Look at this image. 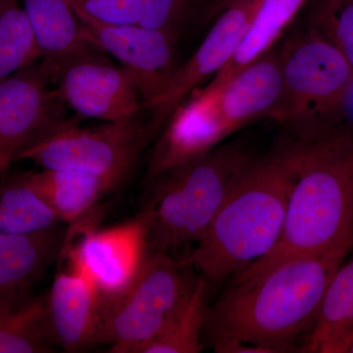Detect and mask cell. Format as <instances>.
I'll use <instances>...</instances> for the list:
<instances>
[{
	"instance_id": "1",
	"label": "cell",
	"mask_w": 353,
	"mask_h": 353,
	"mask_svg": "<svg viewBox=\"0 0 353 353\" xmlns=\"http://www.w3.org/2000/svg\"><path fill=\"white\" fill-rule=\"evenodd\" d=\"M348 253L292 257L255 277L233 281L208 306L205 328L214 352H301L297 341L304 343L312 331L327 288Z\"/></svg>"
},
{
	"instance_id": "2",
	"label": "cell",
	"mask_w": 353,
	"mask_h": 353,
	"mask_svg": "<svg viewBox=\"0 0 353 353\" xmlns=\"http://www.w3.org/2000/svg\"><path fill=\"white\" fill-rule=\"evenodd\" d=\"M296 182L284 228L268 254L234 276L245 280L292 257L353 248V129L333 127L289 143Z\"/></svg>"
},
{
	"instance_id": "3",
	"label": "cell",
	"mask_w": 353,
	"mask_h": 353,
	"mask_svg": "<svg viewBox=\"0 0 353 353\" xmlns=\"http://www.w3.org/2000/svg\"><path fill=\"white\" fill-rule=\"evenodd\" d=\"M296 182L289 143L253 157L189 259L209 290L273 250Z\"/></svg>"
},
{
	"instance_id": "4",
	"label": "cell",
	"mask_w": 353,
	"mask_h": 353,
	"mask_svg": "<svg viewBox=\"0 0 353 353\" xmlns=\"http://www.w3.org/2000/svg\"><path fill=\"white\" fill-rule=\"evenodd\" d=\"M281 88V50H270L220 90H194L166 121L150 152L146 180L205 154L253 121L270 119Z\"/></svg>"
},
{
	"instance_id": "5",
	"label": "cell",
	"mask_w": 353,
	"mask_h": 353,
	"mask_svg": "<svg viewBox=\"0 0 353 353\" xmlns=\"http://www.w3.org/2000/svg\"><path fill=\"white\" fill-rule=\"evenodd\" d=\"M252 158L236 143L218 145L150 181V199L141 212L148 252L199 243Z\"/></svg>"
},
{
	"instance_id": "6",
	"label": "cell",
	"mask_w": 353,
	"mask_h": 353,
	"mask_svg": "<svg viewBox=\"0 0 353 353\" xmlns=\"http://www.w3.org/2000/svg\"><path fill=\"white\" fill-rule=\"evenodd\" d=\"M282 88L270 119L297 136L317 134L338 125L353 70L343 54L309 26L281 50Z\"/></svg>"
},
{
	"instance_id": "7",
	"label": "cell",
	"mask_w": 353,
	"mask_h": 353,
	"mask_svg": "<svg viewBox=\"0 0 353 353\" xmlns=\"http://www.w3.org/2000/svg\"><path fill=\"white\" fill-rule=\"evenodd\" d=\"M201 277L189 257L148 252L132 284L103 307L102 343L110 352L141 353L182 310Z\"/></svg>"
},
{
	"instance_id": "8",
	"label": "cell",
	"mask_w": 353,
	"mask_h": 353,
	"mask_svg": "<svg viewBox=\"0 0 353 353\" xmlns=\"http://www.w3.org/2000/svg\"><path fill=\"white\" fill-rule=\"evenodd\" d=\"M152 137L148 122L141 118L90 128L64 118L26 146L15 161L30 160L41 169L87 172L113 190L131 174Z\"/></svg>"
},
{
	"instance_id": "9",
	"label": "cell",
	"mask_w": 353,
	"mask_h": 353,
	"mask_svg": "<svg viewBox=\"0 0 353 353\" xmlns=\"http://www.w3.org/2000/svg\"><path fill=\"white\" fill-rule=\"evenodd\" d=\"M99 51L51 63L60 99L81 117L111 123L139 119L145 108L134 77Z\"/></svg>"
},
{
	"instance_id": "10",
	"label": "cell",
	"mask_w": 353,
	"mask_h": 353,
	"mask_svg": "<svg viewBox=\"0 0 353 353\" xmlns=\"http://www.w3.org/2000/svg\"><path fill=\"white\" fill-rule=\"evenodd\" d=\"M75 10L83 38L117 59L134 77L148 110L164 94L181 65L176 55L180 38L161 30L102 22Z\"/></svg>"
},
{
	"instance_id": "11",
	"label": "cell",
	"mask_w": 353,
	"mask_h": 353,
	"mask_svg": "<svg viewBox=\"0 0 353 353\" xmlns=\"http://www.w3.org/2000/svg\"><path fill=\"white\" fill-rule=\"evenodd\" d=\"M148 231L141 213L123 224L88 229L67 256L70 268L90 281L101 299L102 309L132 284L148 254Z\"/></svg>"
},
{
	"instance_id": "12",
	"label": "cell",
	"mask_w": 353,
	"mask_h": 353,
	"mask_svg": "<svg viewBox=\"0 0 353 353\" xmlns=\"http://www.w3.org/2000/svg\"><path fill=\"white\" fill-rule=\"evenodd\" d=\"M52 82V64L44 58L0 80V155L9 161L64 119Z\"/></svg>"
},
{
	"instance_id": "13",
	"label": "cell",
	"mask_w": 353,
	"mask_h": 353,
	"mask_svg": "<svg viewBox=\"0 0 353 353\" xmlns=\"http://www.w3.org/2000/svg\"><path fill=\"white\" fill-rule=\"evenodd\" d=\"M261 2L241 0L216 16L217 19L201 46L189 60L179 66L164 94L146 110L153 136L199 85L231 60Z\"/></svg>"
},
{
	"instance_id": "14",
	"label": "cell",
	"mask_w": 353,
	"mask_h": 353,
	"mask_svg": "<svg viewBox=\"0 0 353 353\" xmlns=\"http://www.w3.org/2000/svg\"><path fill=\"white\" fill-rule=\"evenodd\" d=\"M54 345L77 352L102 343L103 310L94 285L70 268L60 272L46 296Z\"/></svg>"
},
{
	"instance_id": "15",
	"label": "cell",
	"mask_w": 353,
	"mask_h": 353,
	"mask_svg": "<svg viewBox=\"0 0 353 353\" xmlns=\"http://www.w3.org/2000/svg\"><path fill=\"white\" fill-rule=\"evenodd\" d=\"M94 19L181 34L199 18L205 19L208 0H73Z\"/></svg>"
},
{
	"instance_id": "16",
	"label": "cell",
	"mask_w": 353,
	"mask_h": 353,
	"mask_svg": "<svg viewBox=\"0 0 353 353\" xmlns=\"http://www.w3.org/2000/svg\"><path fill=\"white\" fill-rule=\"evenodd\" d=\"M23 176L58 220L68 224L83 219L111 190L99 176L71 169H41Z\"/></svg>"
},
{
	"instance_id": "17",
	"label": "cell",
	"mask_w": 353,
	"mask_h": 353,
	"mask_svg": "<svg viewBox=\"0 0 353 353\" xmlns=\"http://www.w3.org/2000/svg\"><path fill=\"white\" fill-rule=\"evenodd\" d=\"M59 229L41 233L0 234V292H25L61 252Z\"/></svg>"
},
{
	"instance_id": "18",
	"label": "cell",
	"mask_w": 353,
	"mask_h": 353,
	"mask_svg": "<svg viewBox=\"0 0 353 353\" xmlns=\"http://www.w3.org/2000/svg\"><path fill=\"white\" fill-rule=\"evenodd\" d=\"M306 0H262L233 57L201 92H212L272 50Z\"/></svg>"
},
{
	"instance_id": "19",
	"label": "cell",
	"mask_w": 353,
	"mask_h": 353,
	"mask_svg": "<svg viewBox=\"0 0 353 353\" xmlns=\"http://www.w3.org/2000/svg\"><path fill=\"white\" fill-rule=\"evenodd\" d=\"M31 23L41 58L51 63L94 48L83 38L73 0H19Z\"/></svg>"
},
{
	"instance_id": "20",
	"label": "cell",
	"mask_w": 353,
	"mask_h": 353,
	"mask_svg": "<svg viewBox=\"0 0 353 353\" xmlns=\"http://www.w3.org/2000/svg\"><path fill=\"white\" fill-rule=\"evenodd\" d=\"M53 343L46 296L0 292V353L50 352Z\"/></svg>"
},
{
	"instance_id": "21",
	"label": "cell",
	"mask_w": 353,
	"mask_h": 353,
	"mask_svg": "<svg viewBox=\"0 0 353 353\" xmlns=\"http://www.w3.org/2000/svg\"><path fill=\"white\" fill-rule=\"evenodd\" d=\"M353 331V257L336 269L301 352L341 353Z\"/></svg>"
},
{
	"instance_id": "22",
	"label": "cell",
	"mask_w": 353,
	"mask_h": 353,
	"mask_svg": "<svg viewBox=\"0 0 353 353\" xmlns=\"http://www.w3.org/2000/svg\"><path fill=\"white\" fill-rule=\"evenodd\" d=\"M60 223L23 174L0 180V234L41 233Z\"/></svg>"
},
{
	"instance_id": "23",
	"label": "cell",
	"mask_w": 353,
	"mask_h": 353,
	"mask_svg": "<svg viewBox=\"0 0 353 353\" xmlns=\"http://www.w3.org/2000/svg\"><path fill=\"white\" fill-rule=\"evenodd\" d=\"M209 287L201 277L188 303L170 324L143 348L141 353H199L206 324Z\"/></svg>"
},
{
	"instance_id": "24",
	"label": "cell",
	"mask_w": 353,
	"mask_h": 353,
	"mask_svg": "<svg viewBox=\"0 0 353 353\" xmlns=\"http://www.w3.org/2000/svg\"><path fill=\"white\" fill-rule=\"evenodd\" d=\"M41 58L34 30L19 0H0V80Z\"/></svg>"
},
{
	"instance_id": "25",
	"label": "cell",
	"mask_w": 353,
	"mask_h": 353,
	"mask_svg": "<svg viewBox=\"0 0 353 353\" xmlns=\"http://www.w3.org/2000/svg\"><path fill=\"white\" fill-rule=\"evenodd\" d=\"M310 26L340 51L353 70L352 0H321Z\"/></svg>"
},
{
	"instance_id": "26",
	"label": "cell",
	"mask_w": 353,
	"mask_h": 353,
	"mask_svg": "<svg viewBox=\"0 0 353 353\" xmlns=\"http://www.w3.org/2000/svg\"><path fill=\"white\" fill-rule=\"evenodd\" d=\"M240 1L241 0H208L205 19L209 20L216 17L225 9L229 8Z\"/></svg>"
},
{
	"instance_id": "27",
	"label": "cell",
	"mask_w": 353,
	"mask_h": 353,
	"mask_svg": "<svg viewBox=\"0 0 353 353\" xmlns=\"http://www.w3.org/2000/svg\"><path fill=\"white\" fill-rule=\"evenodd\" d=\"M341 118L350 120L352 123V126H348L353 129V82L348 90L347 97H345V103H343V111H341Z\"/></svg>"
},
{
	"instance_id": "28",
	"label": "cell",
	"mask_w": 353,
	"mask_h": 353,
	"mask_svg": "<svg viewBox=\"0 0 353 353\" xmlns=\"http://www.w3.org/2000/svg\"><path fill=\"white\" fill-rule=\"evenodd\" d=\"M341 353H353V331L348 336L347 341L343 345Z\"/></svg>"
},
{
	"instance_id": "29",
	"label": "cell",
	"mask_w": 353,
	"mask_h": 353,
	"mask_svg": "<svg viewBox=\"0 0 353 353\" xmlns=\"http://www.w3.org/2000/svg\"><path fill=\"white\" fill-rule=\"evenodd\" d=\"M10 163L11 162L9 161V160H7L6 158L0 155V172L6 170Z\"/></svg>"
},
{
	"instance_id": "30",
	"label": "cell",
	"mask_w": 353,
	"mask_h": 353,
	"mask_svg": "<svg viewBox=\"0 0 353 353\" xmlns=\"http://www.w3.org/2000/svg\"><path fill=\"white\" fill-rule=\"evenodd\" d=\"M352 1H353V0H352Z\"/></svg>"
}]
</instances>
